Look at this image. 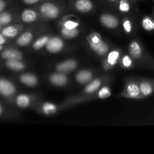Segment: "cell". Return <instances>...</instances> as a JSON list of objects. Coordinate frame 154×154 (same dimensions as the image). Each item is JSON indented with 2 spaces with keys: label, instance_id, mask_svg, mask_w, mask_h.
<instances>
[{
  "label": "cell",
  "instance_id": "obj_1",
  "mask_svg": "<svg viewBox=\"0 0 154 154\" xmlns=\"http://www.w3.org/2000/svg\"><path fill=\"white\" fill-rule=\"evenodd\" d=\"M110 84L111 77L109 75H102L94 78L86 84L84 88L79 93L65 99L64 102L60 104L62 111L90 101L108 99L111 96Z\"/></svg>",
  "mask_w": 154,
  "mask_h": 154
},
{
  "label": "cell",
  "instance_id": "obj_2",
  "mask_svg": "<svg viewBox=\"0 0 154 154\" xmlns=\"http://www.w3.org/2000/svg\"><path fill=\"white\" fill-rule=\"evenodd\" d=\"M129 54L135 60V63L154 71V58L146 51L142 44L137 39L129 42L128 48Z\"/></svg>",
  "mask_w": 154,
  "mask_h": 154
},
{
  "label": "cell",
  "instance_id": "obj_3",
  "mask_svg": "<svg viewBox=\"0 0 154 154\" xmlns=\"http://www.w3.org/2000/svg\"><path fill=\"white\" fill-rule=\"evenodd\" d=\"M37 11L45 20H55L57 19L61 14L63 7L59 3L45 2L38 6Z\"/></svg>",
  "mask_w": 154,
  "mask_h": 154
},
{
  "label": "cell",
  "instance_id": "obj_4",
  "mask_svg": "<svg viewBox=\"0 0 154 154\" xmlns=\"http://www.w3.org/2000/svg\"><path fill=\"white\" fill-rule=\"evenodd\" d=\"M118 96L131 99H144L140 90L138 78H129L126 80L123 90L119 93Z\"/></svg>",
  "mask_w": 154,
  "mask_h": 154
},
{
  "label": "cell",
  "instance_id": "obj_5",
  "mask_svg": "<svg viewBox=\"0 0 154 154\" xmlns=\"http://www.w3.org/2000/svg\"><path fill=\"white\" fill-rule=\"evenodd\" d=\"M122 56V50L120 48H114L110 51L102 60V69L105 72L111 71L117 65L119 64L120 57Z\"/></svg>",
  "mask_w": 154,
  "mask_h": 154
},
{
  "label": "cell",
  "instance_id": "obj_6",
  "mask_svg": "<svg viewBox=\"0 0 154 154\" xmlns=\"http://www.w3.org/2000/svg\"><path fill=\"white\" fill-rule=\"evenodd\" d=\"M33 108L38 113L45 116L54 115L62 111L61 105H57L53 102H38V101H37V102L35 104Z\"/></svg>",
  "mask_w": 154,
  "mask_h": 154
},
{
  "label": "cell",
  "instance_id": "obj_7",
  "mask_svg": "<svg viewBox=\"0 0 154 154\" xmlns=\"http://www.w3.org/2000/svg\"><path fill=\"white\" fill-rule=\"evenodd\" d=\"M17 93L15 84L7 78H0V96L6 99H11Z\"/></svg>",
  "mask_w": 154,
  "mask_h": 154
},
{
  "label": "cell",
  "instance_id": "obj_8",
  "mask_svg": "<svg viewBox=\"0 0 154 154\" xmlns=\"http://www.w3.org/2000/svg\"><path fill=\"white\" fill-rule=\"evenodd\" d=\"M45 48V51L49 54H59L65 48V42L62 38L59 36H51Z\"/></svg>",
  "mask_w": 154,
  "mask_h": 154
},
{
  "label": "cell",
  "instance_id": "obj_9",
  "mask_svg": "<svg viewBox=\"0 0 154 154\" xmlns=\"http://www.w3.org/2000/svg\"><path fill=\"white\" fill-rule=\"evenodd\" d=\"M37 100L35 96L27 94V93H20L14 98V103L17 108L21 109L29 108L34 106Z\"/></svg>",
  "mask_w": 154,
  "mask_h": 154
},
{
  "label": "cell",
  "instance_id": "obj_10",
  "mask_svg": "<svg viewBox=\"0 0 154 154\" xmlns=\"http://www.w3.org/2000/svg\"><path fill=\"white\" fill-rule=\"evenodd\" d=\"M100 23L108 29H116L120 26V20L116 15L111 13H102L99 15Z\"/></svg>",
  "mask_w": 154,
  "mask_h": 154
},
{
  "label": "cell",
  "instance_id": "obj_11",
  "mask_svg": "<svg viewBox=\"0 0 154 154\" xmlns=\"http://www.w3.org/2000/svg\"><path fill=\"white\" fill-rule=\"evenodd\" d=\"M20 20L24 23H32L38 20L45 21V20L42 17L37 10L32 8H26L21 11Z\"/></svg>",
  "mask_w": 154,
  "mask_h": 154
},
{
  "label": "cell",
  "instance_id": "obj_12",
  "mask_svg": "<svg viewBox=\"0 0 154 154\" xmlns=\"http://www.w3.org/2000/svg\"><path fill=\"white\" fill-rule=\"evenodd\" d=\"M78 62L75 59H67L66 60L57 63L54 69L56 72L64 74H69L74 72L78 68Z\"/></svg>",
  "mask_w": 154,
  "mask_h": 154
},
{
  "label": "cell",
  "instance_id": "obj_13",
  "mask_svg": "<svg viewBox=\"0 0 154 154\" xmlns=\"http://www.w3.org/2000/svg\"><path fill=\"white\" fill-rule=\"evenodd\" d=\"M72 7L81 14H87L93 11L95 8L93 0H72Z\"/></svg>",
  "mask_w": 154,
  "mask_h": 154
},
{
  "label": "cell",
  "instance_id": "obj_14",
  "mask_svg": "<svg viewBox=\"0 0 154 154\" xmlns=\"http://www.w3.org/2000/svg\"><path fill=\"white\" fill-rule=\"evenodd\" d=\"M48 81L54 87H63L69 84V77L67 76V74L55 72L49 75Z\"/></svg>",
  "mask_w": 154,
  "mask_h": 154
},
{
  "label": "cell",
  "instance_id": "obj_15",
  "mask_svg": "<svg viewBox=\"0 0 154 154\" xmlns=\"http://www.w3.org/2000/svg\"><path fill=\"white\" fill-rule=\"evenodd\" d=\"M141 93L144 98H147L154 93V80L147 78H138Z\"/></svg>",
  "mask_w": 154,
  "mask_h": 154
},
{
  "label": "cell",
  "instance_id": "obj_16",
  "mask_svg": "<svg viewBox=\"0 0 154 154\" xmlns=\"http://www.w3.org/2000/svg\"><path fill=\"white\" fill-rule=\"evenodd\" d=\"M24 26L22 24H13V25H8L3 26L0 32L5 36L8 39L14 38L19 35L20 33L23 29Z\"/></svg>",
  "mask_w": 154,
  "mask_h": 154
},
{
  "label": "cell",
  "instance_id": "obj_17",
  "mask_svg": "<svg viewBox=\"0 0 154 154\" xmlns=\"http://www.w3.org/2000/svg\"><path fill=\"white\" fill-rule=\"evenodd\" d=\"M81 25L80 19L73 14H69L63 17L59 23L60 27H65L68 29H76Z\"/></svg>",
  "mask_w": 154,
  "mask_h": 154
},
{
  "label": "cell",
  "instance_id": "obj_18",
  "mask_svg": "<svg viewBox=\"0 0 154 154\" xmlns=\"http://www.w3.org/2000/svg\"><path fill=\"white\" fill-rule=\"evenodd\" d=\"M75 78L78 84L86 85L94 79V74L90 69H81L75 74Z\"/></svg>",
  "mask_w": 154,
  "mask_h": 154
},
{
  "label": "cell",
  "instance_id": "obj_19",
  "mask_svg": "<svg viewBox=\"0 0 154 154\" xmlns=\"http://www.w3.org/2000/svg\"><path fill=\"white\" fill-rule=\"evenodd\" d=\"M34 32L29 29L26 30L18 36L17 38L15 40V44L19 47L26 48L32 43V42L34 39Z\"/></svg>",
  "mask_w": 154,
  "mask_h": 154
},
{
  "label": "cell",
  "instance_id": "obj_20",
  "mask_svg": "<svg viewBox=\"0 0 154 154\" xmlns=\"http://www.w3.org/2000/svg\"><path fill=\"white\" fill-rule=\"evenodd\" d=\"M0 57L4 60H23V54L20 51L15 48H7L2 51L0 54Z\"/></svg>",
  "mask_w": 154,
  "mask_h": 154
},
{
  "label": "cell",
  "instance_id": "obj_21",
  "mask_svg": "<svg viewBox=\"0 0 154 154\" xmlns=\"http://www.w3.org/2000/svg\"><path fill=\"white\" fill-rule=\"evenodd\" d=\"M19 81L21 84L28 87H36L39 83L37 75L32 73L22 74L19 76Z\"/></svg>",
  "mask_w": 154,
  "mask_h": 154
},
{
  "label": "cell",
  "instance_id": "obj_22",
  "mask_svg": "<svg viewBox=\"0 0 154 154\" xmlns=\"http://www.w3.org/2000/svg\"><path fill=\"white\" fill-rule=\"evenodd\" d=\"M5 66L9 70L13 72H22L26 68V65L22 60H5Z\"/></svg>",
  "mask_w": 154,
  "mask_h": 154
},
{
  "label": "cell",
  "instance_id": "obj_23",
  "mask_svg": "<svg viewBox=\"0 0 154 154\" xmlns=\"http://www.w3.org/2000/svg\"><path fill=\"white\" fill-rule=\"evenodd\" d=\"M90 49L95 53L97 56L101 57H104L110 51V45L105 41H102L97 45H92L90 47Z\"/></svg>",
  "mask_w": 154,
  "mask_h": 154
},
{
  "label": "cell",
  "instance_id": "obj_24",
  "mask_svg": "<svg viewBox=\"0 0 154 154\" xmlns=\"http://www.w3.org/2000/svg\"><path fill=\"white\" fill-rule=\"evenodd\" d=\"M138 1H142V0H120L115 3V5L117 6L120 13L127 14L132 11L134 3Z\"/></svg>",
  "mask_w": 154,
  "mask_h": 154
},
{
  "label": "cell",
  "instance_id": "obj_25",
  "mask_svg": "<svg viewBox=\"0 0 154 154\" xmlns=\"http://www.w3.org/2000/svg\"><path fill=\"white\" fill-rule=\"evenodd\" d=\"M51 36V35H50L46 34L43 35H41L40 37L35 39L32 42V50H34V51H40V50L45 48L47 44H48Z\"/></svg>",
  "mask_w": 154,
  "mask_h": 154
},
{
  "label": "cell",
  "instance_id": "obj_26",
  "mask_svg": "<svg viewBox=\"0 0 154 154\" xmlns=\"http://www.w3.org/2000/svg\"><path fill=\"white\" fill-rule=\"evenodd\" d=\"M60 35L64 39H73L78 37L80 35V30L78 28L68 29L65 27H60Z\"/></svg>",
  "mask_w": 154,
  "mask_h": 154
},
{
  "label": "cell",
  "instance_id": "obj_27",
  "mask_svg": "<svg viewBox=\"0 0 154 154\" xmlns=\"http://www.w3.org/2000/svg\"><path fill=\"white\" fill-rule=\"evenodd\" d=\"M141 26L146 32H154V16L152 15H145L142 17L141 21Z\"/></svg>",
  "mask_w": 154,
  "mask_h": 154
},
{
  "label": "cell",
  "instance_id": "obj_28",
  "mask_svg": "<svg viewBox=\"0 0 154 154\" xmlns=\"http://www.w3.org/2000/svg\"><path fill=\"white\" fill-rule=\"evenodd\" d=\"M119 65L123 69H130L135 66V62L129 54H126L121 56Z\"/></svg>",
  "mask_w": 154,
  "mask_h": 154
},
{
  "label": "cell",
  "instance_id": "obj_29",
  "mask_svg": "<svg viewBox=\"0 0 154 154\" xmlns=\"http://www.w3.org/2000/svg\"><path fill=\"white\" fill-rule=\"evenodd\" d=\"M86 40H87V44H88V46L90 47L92 45L99 44L100 42H102L103 41V39H102V35L99 32H91L90 35H88L87 36Z\"/></svg>",
  "mask_w": 154,
  "mask_h": 154
},
{
  "label": "cell",
  "instance_id": "obj_30",
  "mask_svg": "<svg viewBox=\"0 0 154 154\" xmlns=\"http://www.w3.org/2000/svg\"><path fill=\"white\" fill-rule=\"evenodd\" d=\"M14 20V14L9 11H3L0 13V25L2 26L9 25Z\"/></svg>",
  "mask_w": 154,
  "mask_h": 154
},
{
  "label": "cell",
  "instance_id": "obj_31",
  "mask_svg": "<svg viewBox=\"0 0 154 154\" xmlns=\"http://www.w3.org/2000/svg\"><path fill=\"white\" fill-rule=\"evenodd\" d=\"M122 26H123V31L126 34L129 35L133 32V23L129 18L124 17L122 20Z\"/></svg>",
  "mask_w": 154,
  "mask_h": 154
},
{
  "label": "cell",
  "instance_id": "obj_32",
  "mask_svg": "<svg viewBox=\"0 0 154 154\" xmlns=\"http://www.w3.org/2000/svg\"><path fill=\"white\" fill-rule=\"evenodd\" d=\"M42 0H22L23 2L26 5H32L37 4V3L40 2Z\"/></svg>",
  "mask_w": 154,
  "mask_h": 154
},
{
  "label": "cell",
  "instance_id": "obj_33",
  "mask_svg": "<svg viewBox=\"0 0 154 154\" xmlns=\"http://www.w3.org/2000/svg\"><path fill=\"white\" fill-rule=\"evenodd\" d=\"M7 7V2L5 0H0V13L4 11Z\"/></svg>",
  "mask_w": 154,
  "mask_h": 154
},
{
  "label": "cell",
  "instance_id": "obj_34",
  "mask_svg": "<svg viewBox=\"0 0 154 154\" xmlns=\"http://www.w3.org/2000/svg\"><path fill=\"white\" fill-rule=\"evenodd\" d=\"M8 38L5 35H3L1 32H0V45H4L5 44L7 43Z\"/></svg>",
  "mask_w": 154,
  "mask_h": 154
},
{
  "label": "cell",
  "instance_id": "obj_35",
  "mask_svg": "<svg viewBox=\"0 0 154 154\" xmlns=\"http://www.w3.org/2000/svg\"><path fill=\"white\" fill-rule=\"evenodd\" d=\"M103 1L107 2H109V3H114V4H115V3H117V2L120 1V0H103Z\"/></svg>",
  "mask_w": 154,
  "mask_h": 154
},
{
  "label": "cell",
  "instance_id": "obj_36",
  "mask_svg": "<svg viewBox=\"0 0 154 154\" xmlns=\"http://www.w3.org/2000/svg\"><path fill=\"white\" fill-rule=\"evenodd\" d=\"M3 112H4V108H3L2 105L0 104V116L3 114Z\"/></svg>",
  "mask_w": 154,
  "mask_h": 154
},
{
  "label": "cell",
  "instance_id": "obj_37",
  "mask_svg": "<svg viewBox=\"0 0 154 154\" xmlns=\"http://www.w3.org/2000/svg\"><path fill=\"white\" fill-rule=\"evenodd\" d=\"M3 50V45H0V51H2Z\"/></svg>",
  "mask_w": 154,
  "mask_h": 154
},
{
  "label": "cell",
  "instance_id": "obj_38",
  "mask_svg": "<svg viewBox=\"0 0 154 154\" xmlns=\"http://www.w3.org/2000/svg\"><path fill=\"white\" fill-rule=\"evenodd\" d=\"M3 28V26H1V25H0V31H1V30H2V29Z\"/></svg>",
  "mask_w": 154,
  "mask_h": 154
},
{
  "label": "cell",
  "instance_id": "obj_39",
  "mask_svg": "<svg viewBox=\"0 0 154 154\" xmlns=\"http://www.w3.org/2000/svg\"><path fill=\"white\" fill-rule=\"evenodd\" d=\"M153 15L154 16V7H153Z\"/></svg>",
  "mask_w": 154,
  "mask_h": 154
},
{
  "label": "cell",
  "instance_id": "obj_40",
  "mask_svg": "<svg viewBox=\"0 0 154 154\" xmlns=\"http://www.w3.org/2000/svg\"><path fill=\"white\" fill-rule=\"evenodd\" d=\"M153 2H154V0H153Z\"/></svg>",
  "mask_w": 154,
  "mask_h": 154
}]
</instances>
